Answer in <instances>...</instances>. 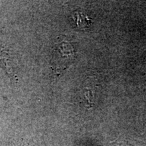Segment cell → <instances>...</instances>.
<instances>
[{
    "mask_svg": "<svg viewBox=\"0 0 146 146\" xmlns=\"http://www.w3.org/2000/svg\"><path fill=\"white\" fill-rule=\"evenodd\" d=\"M0 62L1 66L5 69L7 72L11 76L14 77V72H12V66H11V60L10 58V55L7 52L4 50L0 51Z\"/></svg>",
    "mask_w": 146,
    "mask_h": 146,
    "instance_id": "3",
    "label": "cell"
},
{
    "mask_svg": "<svg viewBox=\"0 0 146 146\" xmlns=\"http://www.w3.org/2000/svg\"><path fill=\"white\" fill-rule=\"evenodd\" d=\"M72 20L75 26L79 29H84L90 25L91 21L88 16L80 12H76L72 14Z\"/></svg>",
    "mask_w": 146,
    "mask_h": 146,
    "instance_id": "2",
    "label": "cell"
},
{
    "mask_svg": "<svg viewBox=\"0 0 146 146\" xmlns=\"http://www.w3.org/2000/svg\"><path fill=\"white\" fill-rule=\"evenodd\" d=\"M74 47L67 41H61L53 49L51 68L56 75L61 74L68 68L75 60Z\"/></svg>",
    "mask_w": 146,
    "mask_h": 146,
    "instance_id": "1",
    "label": "cell"
}]
</instances>
